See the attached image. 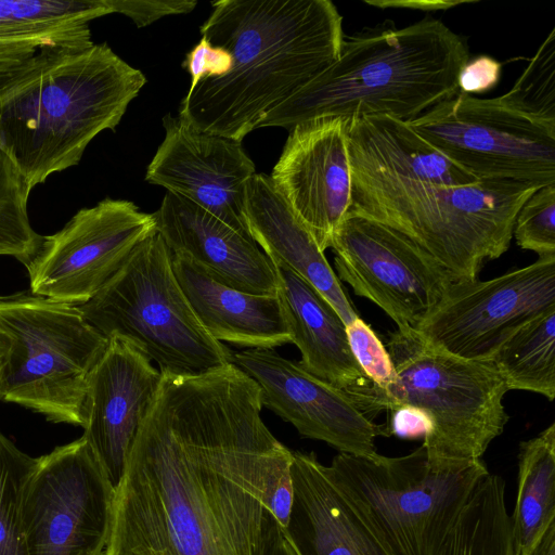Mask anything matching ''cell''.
<instances>
[{
  "instance_id": "obj_1",
  "label": "cell",
  "mask_w": 555,
  "mask_h": 555,
  "mask_svg": "<svg viewBox=\"0 0 555 555\" xmlns=\"http://www.w3.org/2000/svg\"><path fill=\"white\" fill-rule=\"evenodd\" d=\"M160 373L104 555H270L283 530L269 489L292 451L262 421L259 385L233 363Z\"/></svg>"
},
{
  "instance_id": "obj_2",
  "label": "cell",
  "mask_w": 555,
  "mask_h": 555,
  "mask_svg": "<svg viewBox=\"0 0 555 555\" xmlns=\"http://www.w3.org/2000/svg\"><path fill=\"white\" fill-rule=\"evenodd\" d=\"M211 5L201 34L232 55V67L188 91L178 116L201 132L242 142L337 60L343 16L330 0H220Z\"/></svg>"
},
{
  "instance_id": "obj_3",
  "label": "cell",
  "mask_w": 555,
  "mask_h": 555,
  "mask_svg": "<svg viewBox=\"0 0 555 555\" xmlns=\"http://www.w3.org/2000/svg\"><path fill=\"white\" fill-rule=\"evenodd\" d=\"M146 83L107 43L44 48L0 75V147L33 190L79 164L102 131H115Z\"/></svg>"
},
{
  "instance_id": "obj_4",
  "label": "cell",
  "mask_w": 555,
  "mask_h": 555,
  "mask_svg": "<svg viewBox=\"0 0 555 555\" xmlns=\"http://www.w3.org/2000/svg\"><path fill=\"white\" fill-rule=\"evenodd\" d=\"M468 59L464 39L440 20L365 27L344 37L337 60L258 128L289 131L321 117L386 115L410 121L459 91L457 77Z\"/></svg>"
},
{
  "instance_id": "obj_5",
  "label": "cell",
  "mask_w": 555,
  "mask_h": 555,
  "mask_svg": "<svg viewBox=\"0 0 555 555\" xmlns=\"http://www.w3.org/2000/svg\"><path fill=\"white\" fill-rule=\"evenodd\" d=\"M351 183V211L405 234L453 281L476 280L508 249L520 207L542 188L503 179L447 186L353 170Z\"/></svg>"
},
{
  "instance_id": "obj_6",
  "label": "cell",
  "mask_w": 555,
  "mask_h": 555,
  "mask_svg": "<svg viewBox=\"0 0 555 555\" xmlns=\"http://www.w3.org/2000/svg\"><path fill=\"white\" fill-rule=\"evenodd\" d=\"M327 466L392 555H438L489 474L482 460L433 463L423 444L397 457L338 453Z\"/></svg>"
},
{
  "instance_id": "obj_7",
  "label": "cell",
  "mask_w": 555,
  "mask_h": 555,
  "mask_svg": "<svg viewBox=\"0 0 555 555\" xmlns=\"http://www.w3.org/2000/svg\"><path fill=\"white\" fill-rule=\"evenodd\" d=\"M386 349L397 380L374 386L371 414L410 405L425 412L433 429L423 447L433 463L481 460L508 421V388L490 361H472L439 349L415 330L391 333Z\"/></svg>"
},
{
  "instance_id": "obj_8",
  "label": "cell",
  "mask_w": 555,
  "mask_h": 555,
  "mask_svg": "<svg viewBox=\"0 0 555 555\" xmlns=\"http://www.w3.org/2000/svg\"><path fill=\"white\" fill-rule=\"evenodd\" d=\"M107 344L77 306L0 294V400L83 428L88 378Z\"/></svg>"
},
{
  "instance_id": "obj_9",
  "label": "cell",
  "mask_w": 555,
  "mask_h": 555,
  "mask_svg": "<svg viewBox=\"0 0 555 555\" xmlns=\"http://www.w3.org/2000/svg\"><path fill=\"white\" fill-rule=\"evenodd\" d=\"M77 307L107 340L128 341L160 372L195 375L232 363L231 350L194 314L158 233L141 242L107 283Z\"/></svg>"
},
{
  "instance_id": "obj_10",
  "label": "cell",
  "mask_w": 555,
  "mask_h": 555,
  "mask_svg": "<svg viewBox=\"0 0 555 555\" xmlns=\"http://www.w3.org/2000/svg\"><path fill=\"white\" fill-rule=\"evenodd\" d=\"M426 142L478 180L555 183V132L505 105L457 91L408 121Z\"/></svg>"
},
{
  "instance_id": "obj_11",
  "label": "cell",
  "mask_w": 555,
  "mask_h": 555,
  "mask_svg": "<svg viewBox=\"0 0 555 555\" xmlns=\"http://www.w3.org/2000/svg\"><path fill=\"white\" fill-rule=\"evenodd\" d=\"M114 499L115 487L82 436L37 457L21 506L26 555H104Z\"/></svg>"
},
{
  "instance_id": "obj_12",
  "label": "cell",
  "mask_w": 555,
  "mask_h": 555,
  "mask_svg": "<svg viewBox=\"0 0 555 555\" xmlns=\"http://www.w3.org/2000/svg\"><path fill=\"white\" fill-rule=\"evenodd\" d=\"M337 278L382 308L399 330H415L442 301L449 272L402 232L351 210L335 230Z\"/></svg>"
},
{
  "instance_id": "obj_13",
  "label": "cell",
  "mask_w": 555,
  "mask_h": 555,
  "mask_svg": "<svg viewBox=\"0 0 555 555\" xmlns=\"http://www.w3.org/2000/svg\"><path fill=\"white\" fill-rule=\"evenodd\" d=\"M551 311L555 255L488 281H453L415 331L453 356L485 362L519 328Z\"/></svg>"
},
{
  "instance_id": "obj_14",
  "label": "cell",
  "mask_w": 555,
  "mask_h": 555,
  "mask_svg": "<svg viewBox=\"0 0 555 555\" xmlns=\"http://www.w3.org/2000/svg\"><path fill=\"white\" fill-rule=\"evenodd\" d=\"M157 233L154 214L106 197L79 209L57 232L43 236L25 264L30 293L80 306L124 266L134 248Z\"/></svg>"
},
{
  "instance_id": "obj_15",
  "label": "cell",
  "mask_w": 555,
  "mask_h": 555,
  "mask_svg": "<svg viewBox=\"0 0 555 555\" xmlns=\"http://www.w3.org/2000/svg\"><path fill=\"white\" fill-rule=\"evenodd\" d=\"M232 363L259 385L262 405L302 437L323 441L339 453L374 456L376 438L390 436L388 425L375 424L344 390L273 349L233 353Z\"/></svg>"
},
{
  "instance_id": "obj_16",
  "label": "cell",
  "mask_w": 555,
  "mask_h": 555,
  "mask_svg": "<svg viewBox=\"0 0 555 555\" xmlns=\"http://www.w3.org/2000/svg\"><path fill=\"white\" fill-rule=\"evenodd\" d=\"M348 117H321L289 130L270 179L322 251L351 208Z\"/></svg>"
},
{
  "instance_id": "obj_17",
  "label": "cell",
  "mask_w": 555,
  "mask_h": 555,
  "mask_svg": "<svg viewBox=\"0 0 555 555\" xmlns=\"http://www.w3.org/2000/svg\"><path fill=\"white\" fill-rule=\"evenodd\" d=\"M163 126L165 138L147 166L145 180L250 235L244 202L256 168L242 142L201 132L171 114L164 116Z\"/></svg>"
},
{
  "instance_id": "obj_18",
  "label": "cell",
  "mask_w": 555,
  "mask_h": 555,
  "mask_svg": "<svg viewBox=\"0 0 555 555\" xmlns=\"http://www.w3.org/2000/svg\"><path fill=\"white\" fill-rule=\"evenodd\" d=\"M160 380L162 373L152 361L118 338L108 339L89 375L82 437L115 489Z\"/></svg>"
},
{
  "instance_id": "obj_19",
  "label": "cell",
  "mask_w": 555,
  "mask_h": 555,
  "mask_svg": "<svg viewBox=\"0 0 555 555\" xmlns=\"http://www.w3.org/2000/svg\"><path fill=\"white\" fill-rule=\"evenodd\" d=\"M154 216L157 233L171 254L185 256L215 280L235 289L278 294L276 268L250 235L169 192Z\"/></svg>"
},
{
  "instance_id": "obj_20",
  "label": "cell",
  "mask_w": 555,
  "mask_h": 555,
  "mask_svg": "<svg viewBox=\"0 0 555 555\" xmlns=\"http://www.w3.org/2000/svg\"><path fill=\"white\" fill-rule=\"evenodd\" d=\"M293 505L282 529L294 555H392L313 452L292 451Z\"/></svg>"
},
{
  "instance_id": "obj_21",
  "label": "cell",
  "mask_w": 555,
  "mask_h": 555,
  "mask_svg": "<svg viewBox=\"0 0 555 555\" xmlns=\"http://www.w3.org/2000/svg\"><path fill=\"white\" fill-rule=\"evenodd\" d=\"M172 255L177 281L204 330L217 341L248 349L292 344L278 294H253L215 280L183 255Z\"/></svg>"
},
{
  "instance_id": "obj_22",
  "label": "cell",
  "mask_w": 555,
  "mask_h": 555,
  "mask_svg": "<svg viewBox=\"0 0 555 555\" xmlns=\"http://www.w3.org/2000/svg\"><path fill=\"white\" fill-rule=\"evenodd\" d=\"M244 217L250 236L274 266L312 285L346 325L359 318L324 251L276 192L270 176L255 173L247 182Z\"/></svg>"
},
{
  "instance_id": "obj_23",
  "label": "cell",
  "mask_w": 555,
  "mask_h": 555,
  "mask_svg": "<svg viewBox=\"0 0 555 555\" xmlns=\"http://www.w3.org/2000/svg\"><path fill=\"white\" fill-rule=\"evenodd\" d=\"M280 297L299 364L354 402L372 385L354 359L346 324L334 307L295 272L276 267Z\"/></svg>"
},
{
  "instance_id": "obj_24",
  "label": "cell",
  "mask_w": 555,
  "mask_h": 555,
  "mask_svg": "<svg viewBox=\"0 0 555 555\" xmlns=\"http://www.w3.org/2000/svg\"><path fill=\"white\" fill-rule=\"evenodd\" d=\"M347 135L353 171L447 186L478 180L426 142L408 121L386 115L352 116Z\"/></svg>"
},
{
  "instance_id": "obj_25",
  "label": "cell",
  "mask_w": 555,
  "mask_h": 555,
  "mask_svg": "<svg viewBox=\"0 0 555 555\" xmlns=\"http://www.w3.org/2000/svg\"><path fill=\"white\" fill-rule=\"evenodd\" d=\"M105 0H0V75L44 48H89L90 23L111 14Z\"/></svg>"
},
{
  "instance_id": "obj_26",
  "label": "cell",
  "mask_w": 555,
  "mask_h": 555,
  "mask_svg": "<svg viewBox=\"0 0 555 555\" xmlns=\"http://www.w3.org/2000/svg\"><path fill=\"white\" fill-rule=\"evenodd\" d=\"M509 521L514 555H530L555 522V423L519 444L517 492Z\"/></svg>"
},
{
  "instance_id": "obj_27",
  "label": "cell",
  "mask_w": 555,
  "mask_h": 555,
  "mask_svg": "<svg viewBox=\"0 0 555 555\" xmlns=\"http://www.w3.org/2000/svg\"><path fill=\"white\" fill-rule=\"evenodd\" d=\"M508 390L555 398V311L519 328L490 359Z\"/></svg>"
},
{
  "instance_id": "obj_28",
  "label": "cell",
  "mask_w": 555,
  "mask_h": 555,
  "mask_svg": "<svg viewBox=\"0 0 555 555\" xmlns=\"http://www.w3.org/2000/svg\"><path fill=\"white\" fill-rule=\"evenodd\" d=\"M30 191L25 177L0 147V256L13 257L24 266L43 240L29 221Z\"/></svg>"
},
{
  "instance_id": "obj_29",
  "label": "cell",
  "mask_w": 555,
  "mask_h": 555,
  "mask_svg": "<svg viewBox=\"0 0 555 555\" xmlns=\"http://www.w3.org/2000/svg\"><path fill=\"white\" fill-rule=\"evenodd\" d=\"M502 102L533 122L555 132V28Z\"/></svg>"
},
{
  "instance_id": "obj_30",
  "label": "cell",
  "mask_w": 555,
  "mask_h": 555,
  "mask_svg": "<svg viewBox=\"0 0 555 555\" xmlns=\"http://www.w3.org/2000/svg\"><path fill=\"white\" fill-rule=\"evenodd\" d=\"M37 463L0 433V555H26L21 506L27 478Z\"/></svg>"
},
{
  "instance_id": "obj_31",
  "label": "cell",
  "mask_w": 555,
  "mask_h": 555,
  "mask_svg": "<svg viewBox=\"0 0 555 555\" xmlns=\"http://www.w3.org/2000/svg\"><path fill=\"white\" fill-rule=\"evenodd\" d=\"M513 235L518 246L539 257L555 255V183L538 189L522 204Z\"/></svg>"
},
{
  "instance_id": "obj_32",
  "label": "cell",
  "mask_w": 555,
  "mask_h": 555,
  "mask_svg": "<svg viewBox=\"0 0 555 555\" xmlns=\"http://www.w3.org/2000/svg\"><path fill=\"white\" fill-rule=\"evenodd\" d=\"M346 333L354 359L375 388L385 391L395 384V366L373 328L359 317L346 325Z\"/></svg>"
},
{
  "instance_id": "obj_33",
  "label": "cell",
  "mask_w": 555,
  "mask_h": 555,
  "mask_svg": "<svg viewBox=\"0 0 555 555\" xmlns=\"http://www.w3.org/2000/svg\"><path fill=\"white\" fill-rule=\"evenodd\" d=\"M112 13L131 18L137 27H145L155 21L175 14L191 12L195 0H105Z\"/></svg>"
},
{
  "instance_id": "obj_34",
  "label": "cell",
  "mask_w": 555,
  "mask_h": 555,
  "mask_svg": "<svg viewBox=\"0 0 555 555\" xmlns=\"http://www.w3.org/2000/svg\"><path fill=\"white\" fill-rule=\"evenodd\" d=\"M182 66L191 76V86L188 91H192L206 78L225 75L232 67V55L225 49L212 46L202 37L198 43L186 53Z\"/></svg>"
},
{
  "instance_id": "obj_35",
  "label": "cell",
  "mask_w": 555,
  "mask_h": 555,
  "mask_svg": "<svg viewBox=\"0 0 555 555\" xmlns=\"http://www.w3.org/2000/svg\"><path fill=\"white\" fill-rule=\"evenodd\" d=\"M502 63L489 55L468 59L457 77L459 91L473 94L492 90L499 82Z\"/></svg>"
},
{
  "instance_id": "obj_36",
  "label": "cell",
  "mask_w": 555,
  "mask_h": 555,
  "mask_svg": "<svg viewBox=\"0 0 555 555\" xmlns=\"http://www.w3.org/2000/svg\"><path fill=\"white\" fill-rule=\"evenodd\" d=\"M388 429L391 435L399 438H425L433 429L429 416L421 409L403 405L392 411Z\"/></svg>"
},
{
  "instance_id": "obj_37",
  "label": "cell",
  "mask_w": 555,
  "mask_h": 555,
  "mask_svg": "<svg viewBox=\"0 0 555 555\" xmlns=\"http://www.w3.org/2000/svg\"><path fill=\"white\" fill-rule=\"evenodd\" d=\"M293 481L291 467L283 470L271 483L268 494V508L282 529L286 526L293 505Z\"/></svg>"
},
{
  "instance_id": "obj_38",
  "label": "cell",
  "mask_w": 555,
  "mask_h": 555,
  "mask_svg": "<svg viewBox=\"0 0 555 555\" xmlns=\"http://www.w3.org/2000/svg\"><path fill=\"white\" fill-rule=\"evenodd\" d=\"M366 3L387 8H409L417 10H447L451 7L464 3L463 1H366Z\"/></svg>"
},
{
  "instance_id": "obj_39",
  "label": "cell",
  "mask_w": 555,
  "mask_h": 555,
  "mask_svg": "<svg viewBox=\"0 0 555 555\" xmlns=\"http://www.w3.org/2000/svg\"><path fill=\"white\" fill-rule=\"evenodd\" d=\"M530 555H555V522H553Z\"/></svg>"
},
{
  "instance_id": "obj_40",
  "label": "cell",
  "mask_w": 555,
  "mask_h": 555,
  "mask_svg": "<svg viewBox=\"0 0 555 555\" xmlns=\"http://www.w3.org/2000/svg\"><path fill=\"white\" fill-rule=\"evenodd\" d=\"M270 555H294L283 533Z\"/></svg>"
},
{
  "instance_id": "obj_41",
  "label": "cell",
  "mask_w": 555,
  "mask_h": 555,
  "mask_svg": "<svg viewBox=\"0 0 555 555\" xmlns=\"http://www.w3.org/2000/svg\"><path fill=\"white\" fill-rule=\"evenodd\" d=\"M0 380H1V358H0Z\"/></svg>"
}]
</instances>
